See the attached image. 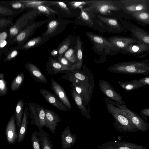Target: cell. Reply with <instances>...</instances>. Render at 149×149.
I'll use <instances>...</instances> for the list:
<instances>
[{
	"label": "cell",
	"mask_w": 149,
	"mask_h": 149,
	"mask_svg": "<svg viewBox=\"0 0 149 149\" xmlns=\"http://www.w3.org/2000/svg\"><path fill=\"white\" fill-rule=\"evenodd\" d=\"M108 113L115 119L113 127L120 132H139L140 130L132 123L130 119L120 108L115 105L112 101L108 98L104 97Z\"/></svg>",
	"instance_id": "cell-1"
},
{
	"label": "cell",
	"mask_w": 149,
	"mask_h": 149,
	"mask_svg": "<svg viewBox=\"0 0 149 149\" xmlns=\"http://www.w3.org/2000/svg\"><path fill=\"white\" fill-rule=\"evenodd\" d=\"M109 71L116 73L127 74H143L149 73V61H128L118 63L107 68Z\"/></svg>",
	"instance_id": "cell-2"
},
{
	"label": "cell",
	"mask_w": 149,
	"mask_h": 149,
	"mask_svg": "<svg viewBox=\"0 0 149 149\" xmlns=\"http://www.w3.org/2000/svg\"><path fill=\"white\" fill-rule=\"evenodd\" d=\"M77 92L80 95L84 105L88 104L91 99L94 84L88 82L82 81L77 79L68 78Z\"/></svg>",
	"instance_id": "cell-3"
},
{
	"label": "cell",
	"mask_w": 149,
	"mask_h": 149,
	"mask_svg": "<svg viewBox=\"0 0 149 149\" xmlns=\"http://www.w3.org/2000/svg\"><path fill=\"white\" fill-rule=\"evenodd\" d=\"M91 5L83 9L86 11H91L102 15H109L111 12L119 9L111 0H91Z\"/></svg>",
	"instance_id": "cell-4"
},
{
	"label": "cell",
	"mask_w": 149,
	"mask_h": 149,
	"mask_svg": "<svg viewBox=\"0 0 149 149\" xmlns=\"http://www.w3.org/2000/svg\"><path fill=\"white\" fill-rule=\"evenodd\" d=\"M112 102L124 112L132 123L139 130L145 132L149 129V123L136 113L128 108L125 105L120 104L113 101Z\"/></svg>",
	"instance_id": "cell-5"
},
{
	"label": "cell",
	"mask_w": 149,
	"mask_h": 149,
	"mask_svg": "<svg viewBox=\"0 0 149 149\" xmlns=\"http://www.w3.org/2000/svg\"><path fill=\"white\" fill-rule=\"evenodd\" d=\"M29 108L31 124L36 125L38 128H42L45 124V108L36 103H30Z\"/></svg>",
	"instance_id": "cell-6"
},
{
	"label": "cell",
	"mask_w": 149,
	"mask_h": 149,
	"mask_svg": "<svg viewBox=\"0 0 149 149\" xmlns=\"http://www.w3.org/2000/svg\"><path fill=\"white\" fill-rule=\"evenodd\" d=\"M99 87L103 93L108 98L120 104L125 105L120 94L116 92L112 85L106 80L101 79L99 81Z\"/></svg>",
	"instance_id": "cell-7"
},
{
	"label": "cell",
	"mask_w": 149,
	"mask_h": 149,
	"mask_svg": "<svg viewBox=\"0 0 149 149\" xmlns=\"http://www.w3.org/2000/svg\"><path fill=\"white\" fill-rule=\"evenodd\" d=\"M99 149H146L140 144L125 141H115L105 142L98 146Z\"/></svg>",
	"instance_id": "cell-8"
},
{
	"label": "cell",
	"mask_w": 149,
	"mask_h": 149,
	"mask_svg": "<svg viewBox=\"0 0 149 149\" xmlns=\"http://www.w3.org/2000/svg\"><path fill=\"white\" fill-rule=\"evenodd\" d=\"M123 3V10L129 14L141 11H149L148 1L145 0L120 1Z\"/></svg>",
	"instance_id": "cell-9"
},
{
	"label": "cell",
	"mask_w": 149,
	"mask_h": 149,
	"mask_svg": "<svg viewBox=\"0 0 149 149\" xmlns=\"http://www.w3.org/2000/svg\"><path fill=\"white\" fill-rule=\"evenodd\" d=\"M86 34L98 51L101 52L108 48L113 49V45L107 38L91 32H86Z\"/></svg>",
	"instance_id": "cell-10"
},
{
	"label": "cell",
	"mask_w": 149,
	"mask_h": 149,
	"mask_svg": "<svg viewBox=\"0 0 149 149\" xmlns=\"http://www.w3.org/2000/svg\"><path fill=\"white\" fill-rule=\"evenodd\" d=\"M45 127L48 128L53 134L55 133L56 126L61 120L59 116L53 110L45 109Z\"/></svg>",
	"instance_id": "cell-11"
},
{
	"label": "cell",
	"mask_w": 149,
	"mask_h": 149,
	"mask_svg": "<svg viewBox=\"0 0 149 149\" xmlns=\"http://www.w3.org/2000/svg\"><path fill=\"white\" fill-rule=\"evenodd\" d=\"M39 91L45 100L52 105L63 111H67L68 110L67 107L61 101L55 94L42 88L40 89Z\"/></svg>",
	"instance_id": "cell-12"
},
{
	"label": "cell",
	"mask_w": 149,
	"mask_h": 149,
	"mask_svg": "<svg viewBox=\"0 0 149 149\" xmlns=\"http://www.w3.org/2000/svg\"><path fill=\"white\" fill-rule=\"evenodd\" d=\"M113 46V49L121 50L129 45L137 43L138 40L129 37L114 36L107 38Z\"/></svg>",
	"instance_id": "cell-13"
},
{
	"label": "cell",
	"mask_w": 149,
	"mask_h": 149,
	"mask_svg": "<svg viewBox=\"0 0 149 149\" xmlns=\"http://www.w3.org/2000/svg\"><path fill=\"white\" fill-rule=\"evenodd\" d=\"M51 88L61 101L70 110L72 105L63 88L54 79H51Z\"/></svg>",
	"instance_id": "cell-14"
},
{
	"label": "cell",
	"mask_w": 149,
	"mask_h": 149,
	"mask_svg": "<svg viewBox=\"0 0 149 149\" xmlns=\"http://www.w3.org/2000/svg\"><path fill=\"white\" fill-rule=\"evenodd\" d=\"M149 51V44L138 42L137 43L129 45L120 51L123 54L134 56L148 52Z\"/></svg>",
	"instance_id": "cell-15"
},
{
	"label": "cell",
	"mask_w": 149,
	"mask_h": 149,
	"mask_svg": "<svg viewBox=\"0 0 149 149\" xmlns=\"http://www.w3.org/2000/svg\"><path fill=\"white\" fill-rule=\"evenodd\" d=\"M77 140V136L71 133L69 126H67L61 135L62 149H68L71 148L75 144Z\"/></svg>",
	"instance_id": "cell-16"
},
{
	"label": "cell",
	"mask_w": 149,
	"mask_h": 149,
	"mask_svg": "<svg viewBox=\"0 0 149 149\" xmlns=\"http://www.w3.org/2000/svg\"><path fill=\"white\" fill-rule=\"evenodd\" d=\"M7 140L9 144H13L17 138V134L14 116L13 115L9 119L6 129Z\"/></svg>",
	"instance_id": "cell-17"
},
{
	"label": "cell",
	"mask_w": 149,
	"mask_h": 149,
	"mask_svg": "<svg viewBox=\"0 0 149 149\" xmlns=\"http://www.w3.org/2000/svg\"><path fill=\"white\" fill-rule=\"evenodd\" d=\"M26 67L32 77L36 82L46 84L47 80L45 76L34 64L27 62Z\"/></svg>",
	"instance_id": "cell-18"
},
{
	"label": "cell",
	"mask_w": 149,
	"mask_h": 149,
	"mask_svg": "<svg viewBox=\"0 0 149 149\" xmlns=\"http://www.w3.org/2000/svg\"><path fill=\"white\" fill-rule=\"evenodd\" d=\"M71 95L75 104L81 114L88 119H91V116L90 114V111L84 105L80 95L77 92L72 84Z\"/></svg>",
	"instance_id": "cell-19"
},
{
	"label": "cell",
	"mask_w": 149,
	"mask_h": 149,
	"mask_svg": "<svg viewBox=\"0 0 149 149\" xmlns=\"http://www.w3.org/2000/svg\"><path fill=\"white\" fill-rule=\"evenodd\" d=\"M74 70L73 68L66 67L53 59L50 60L49 65L46 66V71L49 74L53 75L63 71H73Z\"/></svg>",
	"instance_id": "cell-20"
},
{
	"label": "cell",
	"mask_w": 149,
	"mask_h": 149,
	"mask_svg": "<svg viewBox=\"0 0 149 149\" xmlns=\"http://www.w3.org/2000/svg\"><path fill=\"white\" fill-rule=\"evenodd\" d=\"M35 27L34 25L33 24L21 31L14 37L13 43H17L18 45H22L31 35Z\"/></svg>",
	"instance_id": "cell-21"
},
{
	"label": "cell",
	"mask_w": 149,
	"mask_h": 149,
	"mask_svg": "<svg viewBox=\"0 0 149 149\" xmlns=\"http://www.w3.org/2000/svg\"><path fill=\"white\" fill-rule=\"evenodd\" d=\"M24 114L20 128L18 130V134L17 142L18 143H21L24 140L27 132V125L28 123L29 114L27 109L25 107Z\"/></svg>",
	"instance_id": "cell-22"
},
{
	"label": "cell",
	"mask_w": 149,
	"mask_h": 149,
	"mask_svg": "<svg viewBox=\"0 0 149 149\" xmlns=\"http://www.w3.org/2000/svg\"><path fill=\"white\" fill-rule=\"evenodd\" d=\"M38 136L40 139L42 149H54L52 142L49 138V134L42 128H38Z\"/></svg>",
	"instance_id": "cell-23"
},
{
	"label": "cell",
	"mask_w": 149,
	"mask_h": 149,
	"mask_svg": "<svg viewBox=\"0 0 149 149\" xmlns=\"http://www.w3.org/2000/svg\"><path fill=\"white\" fill-rule=\"evenodd\" d=\"M119 86L126 92H129L144 86L138 80L134 79L125 81L118 82Z\"/></svg>",
	"instance_id": "cell-24"
},
{
	"label": "cell",
	"mask_w": 149,
	"mask_h": 149,
	"mask_svg": "<svg viewBox=\"0 0 149 149\" xmlns=\"http://www.w3.org/2000/svg\"><path fill=\"white\" fill-rule=\"evenodd\" d=\"M131 31L133 35L138 39L139 42L149 44L148 33L138 27H135Z\"/></svg>",
	"instance_id": "cell-25"
},
{
	"label": "cell",
	"mask_w": 149,
	"mask_h": 149,
	"mask_svg": "<svg viewBox=\"0 0 149 149\" xmlns=\"http://www.w3.org/2000/svg\"><path fill=\"white\" fill-rule=\"evenodd\" d=\"M82 44L79 37H78L77 41L76 49L77 51V62L76 65V72L80 70L82 65L83 53L81 48Z\"/></svg>",
	"instance_id": "cell-26"
},
{
	"label": "cell",
	"mask_w": 149,
	"mask_h": 149,
	"mask_svg": "<svg viewBox=\"0 0 149 149\" xmlns=\"http://www.w3.org/2000/svg\"><path fill=\"white\" fill-rule=\"evenodd\" d=\"M24 103L23 100H20L18 101L16 107L17 125L18 130L20 128L22 122Z\"/></svg>",
	"instance_id": "cell-27"
},
{
	"label": "cell",
	"mask_w": 149,
	"mask_h": 149,
	"mask_svg": "<svg viewBox=\"0 0 149 149\" xmlns=\"http://www.w3.org/2000/svg\"><path fill=\"white\" fill-rule=\"evenodd\" d=\"M130 14L138 20L146 24H149V11H139L132 13Z\"/></svg>",
	"instance_id": "cell-28"
},
{
	"label": "cell",
	"mask_w": 149,
	"mask_h": 149,
	"mask_svg": "<svg viewBox=\"0 0 149 149\" xmlns=\"http://www.w3.org/2000/svg\"><path fill=\"white\" fill-rule=\"evenodd\" d=\"M71 74H69V78L77 79L82 81L94 84L93 77L90 78L86 74L79 71H73Z\"/></svg>",
	"instance_id": "cell-29"
},
{
	"label": "cell",
	"mask_w": 149,
	"mask_h": 149,
	"mask_svg": "<svg viewBox=\"0 0 149 149\" xmlns=\"http://www.w3.org/2000/svg\"><path fill=\"white\" fill-rule=\"evenodd\" d=\"M42 37H36L30 40L24 44L18 45L17 48L23 50L29 49L39 44L42 42Z\"/></svg>",
	"instance_id": "cell-30"
},
{
	"label": "cell",
	"mask_w": 149,
	"mask_h": 149,
	"mask_svg": "<svg viewBox=\"0 0 149 149\" xmlns=\"http://www.w3.org/2000/svg\"><path fill=\"white\" fill-rule=\"evenodd\" d=\"M97 17L100 20L107 24L110 27L118 30H120V24L117 20L113 18H108L99 15Z\"/></svg>",
	"instance_id": "cell-31"
},
{
	"label": "cell",
	"mask_w": 149,
	"mask_h": 149,
	"mask_svg": "<svg viewBox=\"0 0 149 149\" xmlns=\"http://www.w3.org/2000/svg\"><path fill=\"white\" fill-rule=\"evenodd\" d=\"M24 75L22 73L18 74L13 79L10 86V88L12 91L18 90L21 85L24 79Z\"/></svg>",
	"instance_id": "cell-32"
},
{
	"label": "cell",
	"mask_w": 149,
	"mask_h": 149,
	"mask_svg": "<svg viewBox=\"0 0 149 149\" xmlns=\"http://www.w3.org/2000/svg\"><path fill=\"white\" fill-rule=\"evenodd\" d=\"M64 57L76 68L77 58L74 49L71 48L68 49L64 53Z\"/></svg>",
	"instance_id": "cell-33"
},
{
	"label": "cell",
	"mask_w": 149,
	"mask_h": 149,
	"mask_svg": "<svg viewBox=\"0 0 149 149\" xmlns=\"http://www.w3.org/2000/svg\"><path fill=\"white\" fill-rule=\"evenodd\" d=\"M31 141L32 149H41L40 141L37 130L32 133Z\"/></svg>",
	"instance_id": "cell-34"
},
{
	"label": "cell",
	"mask_w": 149,
	"mask_h": 149,
	"mask_svg": "<svg viewBox=\"0 0 149 149\" xmlns=\"http://www.w3.org/2000/svg\"><path fill=\"white\" fill-rule=\"evenodd\" d=\"M32 8L36 9L39 12L47 15L53 13H58L57 12L52 10L47 5H41L34 6Z\"/></svg>",
	"instance_id": "cell-35"
},
{
	"label": "cell",
	"mask_w": 149,
	"mask_h": 149,
	"mask_svg": "<svg viewBox=\"0 0 149 149\" xmlns=\"http://www.w3.org/2000/svg\"><path fill=\"white\" fill-rule=\"evenodd\" d=\"M56 6L67 14H70L71 13L67 5L64 2L61 1H47V5Z\"/></svg>",
	"instance_id": "cell-36"
},
{
	"label": "cell",
	"mask_w": 149,
	"mask_h": 149,
	"mask_svg": "<svg viewBox=\"0 0 149 149\" xmlns=\"http://www.w3.org/2000/svg\"><path fill=\"white\" fill-rule=\"evenodd\" d=\"M20 1L24 3V8H33L34 6L41 5H47V1H35V0H20Z\"/></svg>",
	"instance_id": "cell-37"
},
{
	"label": "cell",
	"mask_w": 149,
	"mask_h": 149,
	"mask_svg": "<svg viewBox=\"0 0 149 149\" xmlns=\"http://www.w3.org/2000/svg\"><path fill=\"white\" fill-rule=\"evenodd\" d=\"M81 10L80 17L83 21L90 26H93V22L91 17L86 11L84 10L82 8H80Z\"/></svg>",
	"instance_id": "cell-38"
},
{
	"label": "cell",
	"mask_w": 149,
	"mask_h": 149,
	"mask_svg": "<svg viewBox=\"0 0 149 149\" xmlns=\"http://www.w3.org/2000/svg\"><path fill=\"white\" fill-rule=\"evenodd\" d=\"M58 22L55 20L50 21L47 25V29L45 32L46 35H49L52 33L58 26Z\"/></svg>",
	"instance_id": "cell-39"
},
{
	"label": "cell",
	"mask_w": 149,
	"mask_h": 149,
	"mask_svg": "<svg viewBox=\"0 0 149 149\" xmlns=\"http://www.w3.org/2000/svg\"><path fill=\"white\" fill-rule=\"evenodd\" d=\"M4 74L0 73V95H4L8 92L7 83L4 79Z\"/></svg>",
	"instance_id": "cell-40"
},
{
	"label": "cell",
	"mask_w": 149,
	"mask_h": 149,
	"mask_svg": "<svg viewBox=\"0 0 149 149\" xmlns=\"http://www.w3.org/2000/svg\"><path fill=\"white\" fill-rule=\"evenodd\" d=\"M91 1H73L69 2L70 6L73 8H82L83 6L91 3Z\"/></svg>",
	"instance_id": "cell-41"
},
{
	"label": "cell",
	"mask_w": 149,
	"mask_h": 149,
	"mask_svg": "<svg viewBox=\"0 0 149 149\" xmlns=\"http://www.w3.org/2000/svg\"><path fill=\"white\" fill-rule=\"evenodd\" d=\"M58 62L63 65L69 68L75 70V68L62 55H59L58 58Z\"/></svg>",
	"instance_id": "cell-42"
},
{
	"label": "cell",
	"mask_w": 149,
	"mask_h": 149,
	"mask_svg": "<svg viewBox=\"0 0 149 149\" xmlns=\"http://www.w3.org/2000/svg\"><path fill=\"white\" fill-rule=\"evenodd\" d=\"M15 14L14 11L12 9L0 6V15L12 17Z\"/></svg>",
	"instance_id": "cell-43"
},
{
	"label": "cell",
	"mask_w": 149,
	"mask_h": 149,
	"mask_svg": "<svg viewBox=\"0 0 149 149\" xmlns=\"http://www.w3.org/2000/svg\"><path fill=\"white\" fill-rule=\"evenodd\" d=\"M70 43V41L67 40L59 47L58 51L59 55H62L68 50Z\"/></svg>",
	"instance_id": "cell-44"
},
{
	"label": "cell",
	"mask_w": 149,
	"mask_h": 149,
	"mask_svg": "<svg viewBox=\"0 0 149 149\" xmlns=\"http://www.w3.org/2000/svg\"><path fill=\"white\" fill-rule=\"evenodd\" d=\"M11 8L15 9H24V3L20 1H12L10 3Z\"/></svg>",
	"instance_id": "cell-45"
},
{
	"label": "cell",
	"mask_w": 149,
	"mask_h": 149,
	"mask_svg": "<svg viewBox=\"0 0 149 149\" xmlns=\"http://www.w3.org/2000/svg\"><path fill=\"white\" fill-rule=\"evenodd\" d=\"M18 54V52L17 49H15L12 50L4 58V61H9L13 59L17 56Z\"/></svg>",
	"instance_id": "cell-46"
},
{
	"label": "cell",
	"mask_w": 149,
	"mask_h": 149,
	"mask_svg": "<svg viewBox=\"0 0 149 149\" xmlns=\"http://www.w3.org/2000/svg\"><path fill=\"white\" fill-rule=\"evenodd\" d=\"M139 114L142 116V118L145 121H148L147 117L149 116V108H143L141 109Z\"/></svg>",
	"instance_id": "cell-47"
},
{
	"label": "cell",
	"mask_w": 149,
	"mask_h": 149,
	"mask_svg": "<svg viewBox=\"0 0 149 149\" xmlns=\"http://www.w3.org/2000/svg\"><path fill=\"white\" fill-rule=\"evenodd\" d=\"M144 86L149 85V77L146 76L138 80Z\"/></svg>",
	"instance_id": "cell-48"
},
{
	"label": "cell",
	"mask_w": 149,
	"mask_h": 149,
	"mask_svg": "<svg viewBox=\"0 0 149 149\" xmlns=\"http://www.w3.org/2000/svg\"><path fill=\"white\" fill-rule=\"evenodd\" d=\"M10 22V20L8 19H0V29L7 26Z\"/></svg>",
	"instance_id": "cell-49"
},
{
	"label": "cell",
	"mask_w": 149,
	"mask_h": 149,
	"mask_svg": "<svg viewBox=\"0 0 149 149\" xmlns=\"http://www.w3.org/2000/svg\"><path fill=\"white\" fill-rule=\"evenodd\" d=\"M8 34L6 31L0 33V41L6 40L8 37Z\"/></svg>",
	"instance_id": "cell-50"
},
{
	"label": "cell",
	"mask_w": 149,
	"mask_h": 149,
	"mask_svg": "<svg viewBox=\"0 0 149 149\" xmlns=\"http://www.w3.org/2000/svg\"><path fill=\"white\" fill-rule=\"evenodd\" d=\"M58 54V51L56 50H52L51 52V54L52 56H54Z\"/></svg>",
	"instance_id": "cell-51"
},
{
	"label": "cell",
	"mask_w": 149,
	"mask_h": 149,
	"mask_svg": "<svg viewBox=\"0 0 149 149\" xmlns=\"http://www.w3.org/2000/svg\"><path fill=\"white\" fill-rule=\"evenodd\" d=\"M148 53H147V54H143V55L141 56H136V57L137 58H143L145 57L147 55H148Z\"/></svg>",
	"instance_id": "cell-52"
}]
</instances>
